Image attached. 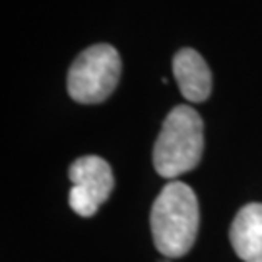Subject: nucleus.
Masks as SVG:
<instances>
[{
  "label": "nucleus",
  "instance_id": "1",
  "mask_svg": "<svg viewBox=\"0 0 262 262\" xmlns=\"http://www.w3.org/2000/svg\"><path fill=\"white\" fill-rule=\"evenodd\" d=\"M198 222L200 212L194 190L181 181H171L151 206L150 225L156 249L167 258L187 254L196 241Z\"/></svg>",
  "mask_w": 262,
  "mask_h": 262
},
{
  "label": "nucleus",
  "instance_id": "2",
  "mask_svg": "<svg viewBox=\"0 0 262 262\" xmlns=\"http://www.w3.org/2000/svg\"><path fill=\"white\" fill-rule=\"evenodd\" d=\"M204 151V122L192 107L179 105L171 109L156 146L154 167L163 179H177L200 163Z\"/></svg>",
  "mask_w": 262,
  "mask_h": 262
},
{
  "label": "nucleus",
  "instance_id": "3",
  "mask_svg": "<svg viewBox=\"0 0 262 262\" xmlns=\"http://www.w3.org/2000/svg\"><path fill=\"white\" fill-rule=\"evenodd\" d=\"M121 78V55L107 43H97L76 56L68 70V94L76 103L105 101Z\"/></svg>",
  "mask_w": 262,
  "mask_h": 262
},
{
  "label": "nucleus",
  "instance_id": "4",
  "mask_svg": "<svg viewBox=\"0 0 262 262\" xmlns=\"http://www.w3.org/2000/svg\"><path fill=\"white\" fill-rule=\"evenodd\" d=\"M68 177L72 181L68 204L82 217H92L115 187L111 165L99 156L78 158L68 169Z\"/></svg>",
  "mask_w": 262,
  "mask_h": 262
},
{
  "label": "nucleus",
  "instance_id": "5",
  "mask_svg": "<svg viewBox=\"0 0 262 262\" xmlns=\"http://www.w3.org/2000/svg\"><path fill=\"white\" fill-rule=\"evenodd\" d=\"M173 76L183 97L190 103H202L212 94V72L194 49H181L175 55Z\"/></svg>",
  "mask_w": 262,
  "mask_h": 262
},
{
  "label": "nucleus",
  "instance_id": "6",
  "mask_svg": "<svg viewBox=\"0 0 262 262\" xmlns=\"http://www.w3.org/2000/svg\"><path fill=\"white\" fill-rule=\"evenodd\" d=\"M229 241L241 260L262 262V204L253 202L237 212Z\"/></svg>",
  "mask_w": 262,
  "mask_h": 262
},
{
  "label": "nucleus",
  "instance_id": "7",
  "mask_svg": "<svg viewBox=\"0 0 262 262\" xmlns=\"http://www.w3.org/2000/svg\"><path fill=\"white\" fill-rule=\"evenodd\" d=\"M165 262H169V260H165Z\"/></svg>",
  "mask_w": 262,
  "mask_h": 262
}]
</instances>
